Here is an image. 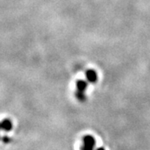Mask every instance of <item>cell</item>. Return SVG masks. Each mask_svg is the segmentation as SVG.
Instances as JSON below:
<instances>
[{
	"label": "cell",
	"mask_w": 150,
	"mask_h": 150,
	"mask_svg": "<svg viewBox=\"0 0 150 150\" xmlns=\"http://www.w3.org/2000/svg\"><path fill=\"white\" fill-rule=\"evenodd\" d=\"M95 147V139L91 135H87L83 138L81 150H93Z\"/></svg>",
	"instance_id": "1"
},
{
	"label": "cell",
	"mask_w": 150,
	"mask_h": 150,
	"mask_svg": "<svg viewBox=\"0 0 150 150\" xmlns=\"http://www.w3.org/2000/svg\"><path fill=\"white\" fill-rule=\"evenodd\" d=\"M86 78L89 83H95L98 80V74H97L96 71L93 69L88 70L86 72Z\"/></svg>",
	"instance_id": "2"
},
{
	"label": "cell",
	"mask_w": 150,
	"mask_h": 150,
	"mask_svg": "<svg viewBox=\"0 0 150 150\" xmlns=\"http://www.w3.org/2000/svg\"><path fill=\"white\" fill-rule=\"evenodd\" d=\"M0 126H1V129L4 130V131H10L13 127L12 122L10 121V119L8 118H5L4 119L2 122H0Z\"/></svg>",
	"instance_id": "3"
},
{
	"label": "cell",
	"mask_w": 150,
	"mask_h": 150,
	"mask_svg": "<svg viewBox=\"0 0 150 150\" xmlns=\"http://www.w3.org/2000/svg\"><path fill=\"white\" fill-rule=\"evenodd\" d=\"M76 85H77L78 91L83 92L84 93V91H85L86 89H87V88H88V82L85 80H78L77 81Z\"/></svg>",
	"instance_id": "4"
},
{
	"label": "cell",
	"mask_w": 150,
	"mask_h": 150,
	"mask_svg": "<svg viewBox=\"0 0 150 150\" xmlns=\"http://www.w3.org/2000/svg\"><path fill=\"white\" fill-rule=\"evenodd\" d=\"M75 96H76V98H77L80 102H84L86 100V95L84 94L83 92H80L77 90L76 93H75Z\"/></svg>",
	"instance_id": "5"
},
{
	"label": "cell",
	"mask_w": 150,
	"mask_h": 150,
	"mask_svg": "<svg viewBox=\"0 0 150 150\" xmlns=\"http://www.w3.org/2000/svg\"><path fill=\"white\" fill-rule=\"evenodd\" d=\"M96 150H105L104 149H103V148H99V149H98Z\"/></svg>",
	"instance_id": "6"
},
{
	"label": "cell",
	"mask_w": 150,
	"mask_h": 150,
	"mask_svg": "<svg viewBox=\"0 0 150 150\" xmlns=\"http://www.w3.org/2000/svg\"><path fill=\"white\" fill-rule=\"evenodd\" d=\"M0 129H1V126H0Z\"/></svg>",
	"instance_id": "7"
}]
</instances>
